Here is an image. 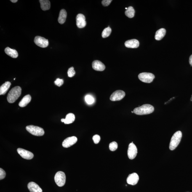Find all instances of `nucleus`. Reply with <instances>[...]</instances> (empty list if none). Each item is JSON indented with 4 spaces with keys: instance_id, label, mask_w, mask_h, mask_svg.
Returning <instances> with one entry per match:
<instances>
[{
    "instance_id": "6",
    "label": "nucleus",
    "mask_w": 192,
    "mask_h": 192,
    "mask_svg": "<svg viewBox=\"0 0 192 192\" xmlns=\"http://www.w3.org/2000/svg\"><path fill=\"white\" fill-rule=\"evenodd\" d=\"M138 77L141 81L146 83H150L155 78L154 75L152 73L143 72L138 75Z\"/></svg>"
},
{
    "instance_id": "24",
    "label": "nucleus",
    "mask_w": 192,
    "mask_h": 192,
    "mask_svg": "<svg viewBox=\"0 0 192 192\" xmlns=\"http://www.w3.org/2000/svg\"><path fill=\"white\" fill-rule=\"evenodd\" d=\"M135 13V11L134 8L132 6H129L127 10H126L125 14L126 16L129 18H132L134 17Z\"/></svg>"
},
{
    "instance_id": "5",
    "label": "nucleus",
    "mask_w": 192,
    "mask_h": 192,
    "mask_svg": "<svg viewBox=\"0 0 192 192\" xmlns=\"http://www.w3.org/2000/svg\"><path fill=\"white\" fill-rule=\"evenodd\" d=\"M54 180L58 186H63L66 181V177L65 173L62 171L57 172L54 177Z\"/></svg>"
},
{
    "instance_id": "28",
    "label": "nucleus",
    "mask_w": 192,
    "mask_h": 192,
    "mask_svg": "<svg viewBox=\"0 0 192 192\" xmlns=\"http://www.w3.org/2000/svg\"><path fill=\"white\" fill-rule=\"evenodd\" d=\"M68 76L70 77H72L76 74V72L74 70V68L73 67H70L68 70Z\"/></svg>"
},
{
    "instance_id": "8",
    "label": "nucleus",
    "mask_w": 192,
    "mask_h": 192,
    "mask_svg": "<svg viewBox=\"0 0 192 192\" xmlns=\"http://www.w3.org/2000/svg\"><path fill=\"white\" fill-rule=\"evenodd\" d=\"M34 42L37 45L42 48L47 47L49 44L48 40L40 36L35 37L34 39Z\"/></svg>"
},
{
    "instance_id": "38",
    "label": "nucleus",
    "mask_w": 192,
    "mask_h": 192,
    "mask_svg": "<svg viewBox=\"0 0 192 192\" xmlns=\"http://www.w3.org/2000/svg\"><path fill=\"white\" fill-rule=\"evenodd\" d=\"M15 78H14V80H15Z\"/></svg>"
},
{
    "instance_id": "16",
    "label": "nucleus",
    "mask_w": 192,
    "mask_h": 192,
    "mask_svg": "<svg viewBox=\"0 0 192 192\" xmlns=\"http://www.w3.org/2000/svg\"><path fill=\"white\" fill-rule=\"evenodd\" d=\"M125 45L126 47L137 48L139 47L140 43L136 39H132L126 41Z\"/></svg>"
},
{
    "instance_id": "32",
    "label": "nucleus",
    "mask_w": 192,
    "mask_h": 192,
    "mask_svg": "<svg viewBox=\"0 0 192 192\" xmlns=\"http://www.w3.org/2000/svg\"><path fill=\"white\" fill-rule=\"evenodd\" d=\"M112 1V0H103L102 1V4L104 6H108L109 5Z\"/></svg>"
},
{
    "instance_id": "27",
    "label": "nucleus",
    "mask_w": 192,
    "mask_h": 192,
    "mask_svg": "<svg viewBox=\"0 0 192 192\" xmlns=\"http://www.w3.org/2000/svg\"><path fill=\"white\" fill-rule=\"evenodd\" d=\"M109 148L110 150L112 151H114L118 148V143L116 142H113L110 143L109 145Z\"/></svg>"
},
{
    "instance_id": "23",
    "label": "nucleus",
    "mask_w": 192,
    "mask_h": 192,
    "mask_svg": "<svg viewBox=\"0 0 192 192\" xmlns=\"http://www.w3.org/2000/svg\"><path fill=\"white\" fill-rule=\"evenodd\" d=\"M41 8L43 10H48L50 8V2L49 0H40Z\"/></svg>"
},
{
    "instance_id": "20",
    "label": "nucleus",
    "mask_w": 192,
    "mask_h": 192,
    "mask_svg": "<svg viewBox=\"0 0 192 192\" xmlns=\"http://www.w3.org/2000/svg\"><path fill=\"white\" fill-rule=\"evenodd\" d=\"M31 97L30 95H25L23 97L19 104V106L21 107H24L28 104L31 101Z\"/></svg>"
},
{
    "instance_id": "1",
    "label": "nucleus",
    "mask_w": 192,
    "mask_h": 192,
    "mask_svg": "<svg viewBox=\"0 0 192 192\" xmlns=\"http://www.w3.org/2000/svg\"><path fill=\"white\" fill-rule=\"evenodd\" d=\"M22 93V89L20 86H17L13 88L8 94L7 100L10 103L15 102L20 97Z\"/></svg>"
},
{
    "instance_id": "7",
    "label": "nucleus",
    "mask_w": 192,
    "mask_h": 192,
    "mask_svg": "<svg viewBox=\"0 0 192 192\" xmlns=\"http://www.w3.org/2000/svg\"><path fill=\"white\" fill-rule=\"evenodd\" d=\"M137 149L136 146L133 143L129 144L127 150L128 157L130 159H133L137 156Z\"/></svg>"
},
{
    "instance_id": "34",
    "label": "nucleus",
    "mask_w": 192,
    "mask_h": 192,
    "mask_svg": "<svg viewBox=\"0 0 192 192\" xmlns=\"http://www.w3.org/2000/svg\"><path fill=\"white\" fill-rule=\"evenodd\" d=\"M11 1H12V2L15 3L17 2V0H11Z\"/></svg>"
},
{
    "instance_id": "36",
    "label": "nucleus",
    "mask_w": 192,
    "mask_h": 192,
    "mask_svg": "<svg viewBox=\"0 0 192 192\" xmlns=\"http://www.w3.org/2000/svg\"><path fill=\"white\" fill-rule=\"evenodd\" d=\"M127 9H128V8H125V9H126V10H127Z\"/></svg>"
},
{
    "instance_id": "22",
    "label": "nucleus",
    "mask_w": 192,
    "mask_h": 192,
    "mask_svg": "<svg viewBox=\"0 0 192 192\" xmlns=\"http://www.w3.org/2000/svg\"><path fill=\"white\" fill-rule=\"evenodd\" d=\"M166 31L165 29L161 28L157 31L155 35V38L157 40H160L164 37Z\"/></svg>"
},
{
    "instance_id": "26",
    "label": "nucleus",
    "mask_w": 192,
    "mask_h": 192,
    "mask_svg": "<svg viewBox=\"0 0 192 192\" xmlns=\"http://www.w3.org/2000/svg\"><path fill=\"white\" fill-rule=\"evenodd\" d=\"M85 100L88 104L91 105L94 103V99L92 96L89 95H86L85 97Z\"/></svg>"
},
{
    "instance_id": "29",
    "label": "nucleus",
    "mask_w": 192,
    "mask_h": 192,
    "mask_svg": "<svg viewBox=\"0 0 192 192\" xmlns=\"http://www.w3.org/2000/svg\"><path fill=\"white\" fill-rule=\"evenodd\" d=\"M64 83L63 80L62 79H59V78H57L56 80L54 81V83L57 86H61Z\"/></svg>"
},
{
    "instance_id": "3",
    "label": "nucleus",
    "mask_w": 192,
    "mask_h": 192,
    "mask_svg": "<svg viewBox=\"0 0 192 192\" xmlns=\"http://www.w3.org/2000/svg\"><path fill=\"white\" fill-rule=\"evenodd\" d=\"M182 137V132L177 131L175 133L171 138L169 145V149L170 150H174L177 148L180 143Z\"/></svg>"
},
{
    "instance_id": "13",
    "label": "nucleus",
    "mask_w": 192,
    "mask_h": 192,
    "mask_svg": "<svg viewBox=\"0 0 192 192\" xmlns=\"http://www.w3.org/2000/svg\"><path fill=\"white\" fill-rule=\"evenodd\" d=\"M139 180L138 175L136 173H133L129 174L127 179V182L128 184L134 185L136 184Z\"/></svg>"
},
{
    "instance_id": "18",
    "label": "nucleus",
    "mask_w": 192,
    "mask_h": 192,
    "mask_svg": "<svg viewBox=\"0 0 192 192\" xmlns=\"http://www.w3.org/2000/svg\"><path fill=\"white\" fill-rule=\"evenodd\" d=\"M5 52L8 55L13 58H17L18 57V54L15 49H13L9 47H7L5 49Z\"/></svg>"
},
{
    "instance_id": "14",
    "label": "nucleus",
    "mask_w": 192,
    "mask_h": 192,
    "mask_svg": "<svg viewBox=\"0 0 192 192\" xmlns=\"http://www.w3.org/2000/svg\"><path fill=\"white\" fill-rule=\"evenodd\" d=\"M92 67L94 70L99 71H103L105 68L104 65L100 61L98 60L94 61L93 62Z\"/></svg>"
},
{
    "instance_id": "31",
    "label": "nucleus",
    "mask_w": 192,
    "mask_h": 192,
    "mask_svg": "<svg viewBox=\"0 0 192 192\" xmlns=\"http://www.w3.org/2000/svg\"><path fill=\"white\" fill-rule=\"evenodd\" d=\"M6 173L4 170L0 168V180H1L5 177Z\"/></svg>"
},
{
    "instance_id": "9",
    "label": "nucleus",
    "mask_w": 192,
    "mask_h": 192,
    "mask_svg": "<svg viewBox=\"0 0 192 192\" xmlns=\"http://www.w3.org/2000/svg\"><path fill=\"white\" fill-rule=\"evenodd\" d=\"M125 96V93L122 90H118L115 91L111 94L110 100L112 101H116L122 100Z\"/></svg>"
},
{
    "instance_id": "11",
    "label": "nucleus",
    "mask_w": 192,
    "mask_h": 192,
    "mask_svg": "<svg viewBox=\"0 0 192 192\" xmlns=\"http://www.w3.org/2000/svg\"><path fill=\"white\" fill-rule=\"evenodd\" d=\"M76 20L77 26L78 28H82L86 26V17L83 14H78L77 16Z\"/></svg>"
},
{
    "instance_id": "35",
    "label": "nucleus",
    "mask_w": 192,
    "mask_h": 192,
    "mask_svg": "<svg viewBox=\"0 0 192 192\" xmlns=\"http://www.w3.org/2000/svg\"><path fill=\"white\" fill-rule=\"evenodd\" d=\"M190 100H191V101L192 102V96H191V99H190Z\"/></svg>"
},
{
    "instance_id": "37",
    "label": "nucleus",
    "mask_w": 192,
    "mask_h": 192,
    "mask_svg": "<svg viewBox=\"0 0 192 192\" xmlns=\"http://www.w3.org/2000/svg\"><path fill=\"white\" fill-rule=\"evenodd\" d=\"M131 112H132V113H134V111H131Z\"/></svg>"
},
{
    "instance_id": "30",
    "label": "nucleus",
    "mask_w": 192,
    "mask_h": 192,
    "mask_svg": "<svg viewBox=\"0 0 192 192\" xmlns=\"http://www.w3.org/2000/svg\"><path fill=\"white\" fill-rule=\"evenodd\" d=\"M93 140L94 143L97 144L100 142V136L97 135V134H96V135L94 136L93 137Z\"/></svg>"
},
{
    "instance_id": "2",
    "label": "nucleus",
    "mask_w": 192,
    "mask_h": 192,
    "mask_svg": "<svg viewBox=\"0 0 192 192\" xmlns=\"http://www.w3.org/2000/svg\"><path fill=\"white\" fill-rule=\"evenodd\" d=\"M154 111L153 106L146 104L134 109V112L136 114L140 115L149 114Z\"/></svg>"
},
{
    "instance_id": "25",
    "label": "nucleus",
    "mask_w": 192,
    "mask_h": 192,
    "mask_svg": "<svg viewBox=\"0 0 192 192\" xmlns=\"http://www.w3.org/2000/svg\"><path fill=\"white\" fill-rule=\"evenodd\" d=\"M111 32V29L109 26L103 30L102 33V37L104 38H106L110 36Z\"/></svg>"
},
{
    "instance_id": "19",
    "label": "nucleus",
    "mask_w": 192,
    "mask_h": 192,
    "mask_svg": "<svg viewBox=\"0 0 192 192\" xmlns=\"http://www.w3.org/2000/svg\"><path fill=\"white\" fill-rule=\"evenodd\" d=\"M11 83L10 81H6L0 87V95H4L10 87Z\"/></svg>"
},
{
    "instance_id": "21",
    "label": "nucleus",
    "mask_w": 192,
    "mask_h": 192,
    "mask_svg": "<svg viewBox=\"0 0 192 192\" xmlns=\"http://www.w3.org/2000/svg\"><path fill=\"white\" fill-rule=\"evenodd\" d=\"M67 17V13L65 9H62L60 11L58 18L59 23L62 24L65 23Z\"/></svg>"
},
{
    "instance_id": "4",
    "label": "nucleus",
    "mask_w": 192,
    "mask_h": 192,
    "mask_svg": "<svg viewBox=\"0 0 192 192\" xmlns=\"http://www.w3.org/2000/svg\"><path fill=\"white\" fill-rule=\"evenodd\" d=\"M26 128L28 132L33 135L41 136L44 135L45 134L44 129L38 126L29 125L26 126Z\"/></svg>"
},
{
    "instance_id": "33",
    "label": "nucleus",
    "mask_w": 192,
    "mask_h": 192,
    "mask_svg": "<svg viewBox=\"0 0 192 192\" xmlns=\"http://www.w3.org/2000/svg\"><path fill=\"white\" fill-rule=\"evenodd\" d=\"M189 63L191 66H192V54L190 56L189 58Z\"/></svg>"
},
{
    "instance_id": "17",
    "label": "nucleus",
    "mask_w": 192,
    "mask_h": 192,
    "mask_svg": "<svg viewBox=\"0 0 192 192\" xmlns=\"http://www.w3.org/2000/svg\"><path fill=\"white\" fill-rule=\"evenodd\" d=\"M75 119V117L74 114L72 113H69L66 115L65 119L62 118L61 120V121L65 124H69L73 123Z\"/></svg>"
},
{
    "instance_id": "12",
    "label": "nucleus",
    "mask_w": 192,
    "mask_h": 192,
    "mask_svg": "<svg viewBox=\"0 0 192 192\" xmlns=\"http://www.w3.org/2000/svg\"><path fill=\"white\" fill-rule=\"evenodd\" d=\"M77 141V138L76 137L72 136L67 138L62 143V146L65 148H68L76 143Z\"/></svg>"
},
{
    "instance_id": "15",
    "label": "nucleus",
    "mask_w": 192,
    "mask_h": 192,
    "mask_svg": "<svg viewBox=\"0 0 192 192\" xmlns=\"http://www.w3.org/2000/svg\"><path fill=\"white\" fill-rule=\"evenodd\" d=\"M28 187L30 192H42L40 187L34 182H30L28 184Z\"/></svg>"
},
{
    "instance_id": "10",
    "label": "nucleus",
    "mask_w": 192,
    "mask_h": 192,
    "mask_svg": "<svg viewBox=\"0 0 192 192\" xmlns=\"http://www.w3.org/2000/svg\"><path fill=\"white\" fill-rule=\"evenodd\" d=\"M17 152L19 154L22 158L26 159H31L34 156L33 154L31 152L23 149L19 148L17 149Z\"/></svg>"
}]
</instances>
